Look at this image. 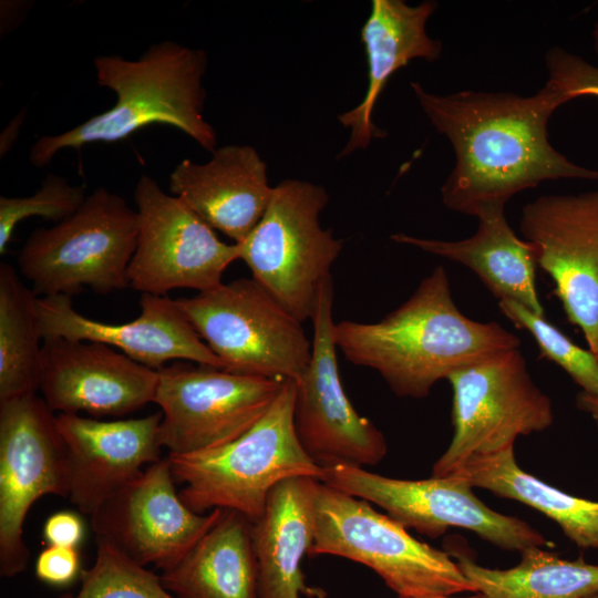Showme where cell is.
<instances>
[{
	"mask_svg": "<svg viewBox=\"0 0 598 598\" xmlns=\"http://www.w3.org/2000/svg\"><path fill=\"white\" fill-rule=\"evenodd\" d=\"M410 85L455 153V165L441 188L450 210L475 217L546 181L598 182V171L573 163L549 143V118L569 101L548 81L530 96L472 90L440 95L419 82Z\"/></svg>",
	"mask_w": 598,
	"mask_h": 598,
	"instance_id": "1",
	"label": "cell"
},
{
	"mask_svg": "<svg viewBox=\"0 0 598 598\" xmlns=\"http://www.w3.org/2000/svg\"><path fill=\"white\" fill-rule=\"evenodd\" d=\"M333 340L349 362L377 371L398 396L414 399L462 368L520 348L519 338L498 322L458 310L443 266L380 321L336 322Z\"/></svg>",
	"mask_w": 598,
	"mask_h": 598,
	"instance_id": "2",
	"label": "cell"
},
{
	"mask_svg": "<svg viewBox=\"0 0 598 598\" xmlns=\"http://www.w3.org/2000/svg\"><path fill=\"white\" fill-rule=\"evenodd\" d=\"M93 63L97 83L115 93L114 105L61 134L39 137L29 154L33 166H47L62 150L122 141L152 124L173 126L215 152L216 131L203 114L204 50L166 40L136 60L111 54L99 55Z\"/></svg>",
	"mask_w": 598,
	"mask_h": 598,
	"instance_id": "3",
	"label": "cell"
},
{
	"mask_svg": "<svg viewBox=\"0 0 598 598\" xmlns=\"http://www.w3.org/2000/svg\"><path fill=\"white\" fill-rule=\"evenodd\" d=\"M296 382L286 380L265 415L236 440L189 454L168 453L182 501L195 513L234 511L255 523L272 488L306 476L322 481L323 468L303 450L295 430Z\"/></svg>",
	"mask_w": 598,
	"mask_h": 598,
	"instance_id": "4",
	"label": "cell"
},
{
	"mask_svg": "<svg viewBox=\"0 0 598 598\" xmlns=\"http://www.w3.org/2000/svg\"><path fill=\"white\" fill-rule=\"evenodd\" d=\"M369 502L319 482L308 556L333 555L367 566L398 597L476 592L451 554L415 539Z\"/></svg>",
	"mask_w": 598,
	"mask_h": 598,
	"instance_id": "5",
	"label": "cell"
},
{
	"mask_svg": "<svg viewBox=\"0 0 598 598\" xmlns=\"http://www.w3.org/2000/svg\"><path fill=\"white\" fill-rule=\"evenodd\" d=\"M137 231L136 210L99 187L72 216L30 234L18 256L19 271L42 297H72L84 287L99 293L123 290Z\"/></svg>",
	"mask_w": 598,
	"mask_h": 598,
	"instance_id": "6",
	"label": "cell"
},
{
	"mask_svg": "<svg viewBox=\"0 0 598 598\" xmlns=\"http://www.w3.org/2000/svg\"><path fill=\"white\" fill-rule=\"evenodd\" d=\"M328 200L320 185L285 179L272 187L257 226L237 244L252 278L300 322L312 319L320 288L343 248L319 221Z\"/></svg>",
	"mask_w": 598,
	"mask_h": 598,
	"instance_id": "7",
	"label": "cell"
},
{
	"mask_svg": "<svg viewBox=\"0 0 598 598\" xmlns=\"http://www.w3.org/2000/svg\"><path fill=\"white\" fill-rule=\"evenodd\" d=\"M176 303L225 370L298 382L312 353L302 322L254 278L181 298Z\"/></svg>",
	"mask_w": 598,
	"mask_h": 598,
	"instance_id": "8",
	"label": "cell"
},
{
	"mask_svg": "<svg viewBox=\"0 0 598 598\" xmlns=\"http://www.w3.org/2000/svg\"><path fill=\"white\" fill-rule=\"evenodd\" d=\"M453 391V436L432 475L460 473L474 456L514 446L519 435L548 429L550 399L535 384L520 348L462 368L446 379Z\"/></svg>",
	"mask_w": 598,
	"mask_h": 598,
	"instance_id": "9",
	"label": "cell"
},
{
	"mask_svg": "<svg viewBox=\"0 0 598 598\" xmlns=\"http://www.w3.org/2000/svg\"><path fill=\"white\" fill-rule=\"evenodd\" d=\"M321 482L380 506L404 527L431 538L443 535L448 527H460L507 550L522 553L550 545L526 522L487 507L461 473L411 481L337 464L323 468Z\"/></svg>",
	"mask_w": 598,
	"mask_h": 598,
	"instance_id": "10",
	"label": "cell"
},
{
	"mask_svg": "<svg viewBox=\"0 0 598 598\" xmlns=\"http://www.w3.org/2000/svg\"><path fill=\"white\" fill-rule=\"evenodd\" d=\"M154 403L161 408L159 441L173 454L225 445L255 425L286 380L244 375L176 362L157 370Z\"/></svg>",
	"mask_w": 598,
	"mask_h": 598,
	"instance_id": "11",
	"label": "cell"
},
{
	"mask_svg": "<svg viewBox=\"0 0 598 598\" xmlns=\"http://www.w3.org/2000/svg\"><path fill=\"white\" fill-rule=\"evenodd\" d=\"M44 495L69 496L66 454L56 414L42 398L0 401V575L24 571L29 509Z\"/></svg>",
	"mask_w": 598,
	"mask_h": 598,
	"instance_id": "12",
	"label": "cell"
},
{
	"mask_svg": "<svg viewBox=\"0 0 598 598\" xmlns=\"http://www.w3.org/2000/svg\"><path fill=\"white\" fill-rule=\"evenodd\" d=\"M134 199L138 231L128 287L166 296L181 288L207 291L223 282L224 271L239 259L237 244L220 240L184 202L147 175L137 181Z\"/></svg>",
	"mask_w": 598,
	"mask_h": 598,
	"instance_id": "13",
	"label": "cell"
},
{
	"mask_svg": "<svg viewBox=\"0 0 598 598\" xmlns=\"http://www.w3.org/2000/svg\"><path fill=\"white\" fill-rule=\"evenodd\" d=\"M333 280L321 286L312 316L309 365L296 382L293 423L306 453L322 468L378 464L386 454L383 434L361 416L347 396L333 340Z\"/></svg>",
	"mask_w": 598,
	"mask_h": 598,
	"instance_id": "14",
	"label": "cell"
},
{
	"mask_svg": "<svg viewBox=\"0 0 598 598\" xmlns=\"http://www.w3.org/2000/svg\"><path fill=\"white\" fill-rule=\"evenodd\" d=\"M174 482L167 456L145 467L90 516L95 539L142 567L174 568L221 514L192 511Z\"/></svg>",
	"mask_w": 598,
	"mask_h": 598,
	"instance_id": "15",
	"label": "cell"
},
{
	"mask_svg": "<svg viewBox=\"0 0 598 598\" xmlns=\"http://www.w3.org/2000/svg\"><path fill=\"white\" fill-rule=\"evenodd\" d=\"M519 229L598 358V190L540 196L523 207Z\"/></svg>",
	"mask_w": 598,
	"mask_h": 598,
	"instance_id": "16",
	"label": "cell"
},
{
	"mask_svg": "<svg viewBox=\"0 0 598 598\" xmlns=\"http://www.w3.org/2000/svg\"><path fill=\"white\" fill-rule=\"evenodd\" d=\"M42 341L39 390L54 413L121 416L154 401L157 370L100 342Z\"/></svg>",
	"mask_w": 598,
	"mask_h": 598,
	"instance_id": "17",
	"label": "cell"
},
{
	"mask_svg": "<svg viewBox=\"0 0 598 598\" xmlns=\"http://www.w3.org/2000/svg\"><path fill=\"white\" fill-rule=\"evenodd\" d=\"M140 307V316L130 322L105 323L79 313L69 296L41 297L37 300L39 332L42 340L63 338L104 343L154 370L171 360L225 370L221 360L200 339L176 300L142 293Z\"/></svg>",
	"mask_w": 598,
	"mask_h": 598,
	"instance_id": "18",
	"label": "cell"
},
{
	"mask_svg": "<svg viewBox=\"0 0 598 598\" xmlns=\"http://www.w3.org/2000/svg\"><path fill=\"white\" fill-rule=\"evenodd\" d=\"M161 422L162 412L117 421L56 414L66 454L68 498L81 513L91 516L162 458Z\"/></svg>",
	"mask_w": 598,
	"mask_h": 598,
	"instance_id": "19",
	"label": "cell"
},
{
	"mask_svg": "<svg viewBox=\"0 0 598 598\" xmlns=\"http://www.w3.org/2000/svg\"><path fill=\"white\" fill-rule=\"evenodd\" d=\"M212 154L203 164L178 163L169 174V190L214 230L240 244L270 202L267 166L249 145H226Z\"/></svg>",
	"mask_w": 598,
	"mask_h": 598,
	"instance_id": "20",
	"label": "cell"
},
{
	"mask_svg": "<svg viewBox=\"0 0 598 598\" xmlns=\"http://www.w3.org/2000/svg\"><path fill=\"white\" fill-rule=\"evenodd\" d=\"M437 8L435 1L410 6L402 0H373L361 29L368 62V87L362 101L340 114L339 122L350 130L340 157L367 148L385 132L372 122L374 105L389 79L415 59L429 62L441 58L443 44L426 32V23Z\"/></svg>",
	"mask_w": 598,
	"mask_h": 598,
	"instance_id": "21",
	"label": "cell"
},
{
	"mask_svg": "<svg viewBox=\"0 0 598 598\" xmlns=\"http://www.w3.org/2000/svg\"><path fill=\"white\" fill-rule=\"evenodd\" d=\"M320 481L297 476L270 492L262 515L251 524L260 598H324L306 586L301 561L313 540L315 496Z\"/></svg>",
	"mask_w": 598,
	"mask_h": 598,
	"instance_id": "22",
	"label": "cell"
},
{
	"mask_svg": "<svg viewBox=\"0 0 598 598\" xmlns=\"http://www.w3.org/2000/svg\"><path fill=\"white\" fill-rule=\"evenodd\" d=\"M475 217L478 220L476 231L462 240L420 238L401 233L390 238L467 267L498 301L511 300L545 317L536 288L537 264L533 245L511 228L505 206L486 207Z\"/></svg>",
	"mask_w": 598,
	"mask_h": 598,
	"instance_id": "23",
	"label": "cell"
},
{
	"mask_svg": "<svg viewBox=\"0 0 598 598\" xmlns=\"http://www.w3.org/2000/svg\"><path fill=\"white\" fill-rule=\"evenodd\" d=\"M251 522L221 509L218 520L161 579L176 598H260Z\"/></svg>",
	"mask_w": 598,
	"mask_h": 598,
	"instance_id": "24",
	"label": "cell"
},
{
	"mask_svg": "<svg viewBox=\"0 0 598 598\" xmlns=\"http://www.w3.org/2000/svg\"><path fill=\"white\" fill-rule=\"evenodd\" d=\"M473 487L526 504L559 525L582 549H598V502L565 493L523 471L514 446L472 457L460 472Z\"/></svg>",
	"mask_w": 598,
	"mask_h": 598,
	"instance_id": "25",
	"label": "cell"
},
{
	"mask_svg": "<svg viewBox=\"0 0 598 598\" xmlns=\"http://www.w3.org/2000/svg\"><path fill=\"white\" fill-rule=\"evenodd\" d=\"M520 555L516 566L493 569L455 554L465 577L486 598H586L598 592V565L563 559L543 547Z\"/></svg>",
	"mask_w": 598,
	"mask_h": 598,
	"instance_id": "26",
	"label": "cell"
},
{
	"mask_svg": "<svg viewBox=\"0 0 598 598\" xmlns=\"http://www.w3.org/2000/svg\"><path fill=\"white\" fill-rule=\"evenodd\" d=\"M38 296L16 269L0 264V401L39 390L42 340Z\"/></svg>",
	"mask_w": 598,
	"mask_h": 598,
	"instance_id": "27",
	"label": "cell"
},
{
	"mask_svg": "<svg viewBox=\"0 0 598 598\" xmlns=\"http://www.w3.org/2000/svg\"><path fill=\"white\" fill-rule=\"evenodd\" d=\"M81 577L76 595L64 594L59 598H176L165 589L161 576L103 540H96L95 561Z\"/></svg>",
	"mask_w": 598,
	"mask_h": 598,
	"instance_id": "28",
	"label": "cell"
},
{
	"mask_svg": "<svg viewBox=\"0 0 598 598\" xmlns=\"http://www.w3.org/2000/svg\"><path fill=\"white\" fill-rule=\"evenodd\" d=\"M498 307L517 328L532 334L542 357L563 368L581 386L582 394L598 400V358L590 350L574 343L545 317L514 301L501 300Z\"/></svg>",
	"mask_w": 598,
	"mask_h": 598,
	"instance_id": "29",
	"label": "cell"
},
{
	"mask_svg": "<svg viewBox=\"0 0 598 598\" xmlns=\"http://www.w3.org/2000/svg\"><path fill=\"white\" fill-rule=\"evenodd\" d=\"M85 188L71 185L59 175L48 174L41 187L27 197H0V254L7 247L19 223L31 217L62 221L72 216L84 203Z\"/></svg>",
	"mask_w": 598,
	"mask_h": 598,
	"instance_id": "30",
	"label": "cell"
},
{
	"mask_svg": "<svg viewBox=\"0 0 598 598\" xmlns=\"http://www.w3.org/2000/svg\"><path fill=\"white\" fill-rule=\"evenodd\" d=\"M548 82L568 101L578 96H598V66L563 48L548 49L545 55Z\"/></svg>",
	"mask_w": 598,
	"mask_h": 598,
	"instance_id": "31",
	"label": "cell"
},
{
	"mask_svg": "<svg viewBox=\"0 0 598 598\" xmlns=\"http://www.w3.org/2000/svg\"><path fill=\"white\" fill-rule=\"evenodd\" d=\"M34 570L42 582L56 587L72 584L83 573L78 548L62 546L43 549L35 560Z\"/></svg>",
	"mask_w": 598,
	"mask_h": 598,
	"instance_id": "32",
	"label": "cell"
},
{
	"mask_svg": "<svg viewBox=\"0 0 598 598\" xmlns=\"http://www.w3.org/2000/svg\"><path fill=\"white\" fill-rule=\"evenodd\" d=\"M81 517L69 511L52 514L44 523L43 538L48 546L78 548L84 537Z\"/></svg>",
	"mask_w": 598,
	"mask_h": 598,
	"instance_id": "33",
	"label": "cell"
},
{
	"mask_svg": "<svg viewBox=\"0 0 598 598\" xmlns=\"http://www.w3.org/2000/svg\"><path fill=\"white\" fill-rule=\"evenodd\" d=\"M25 110H21L6 126L0 135V157H3L18 140L25 120Z\"/></svg>",
	"mask_w": 598,
	"mask_h": 598,
	"instance_id": "34",
	"label": "cell"
},
{
	"mask_svg": "<svg viewBox=\"0 0 598 598\" xmlns=\"http://www.w3.org/2000/svg\"><path fill=\"white\" fill-rule=\"evenodd\" d=\"M578 403L584 410L588 411L592 415L598 425V400L580 393Z\"/></svg>",
	"mask_w": 598,
	"mask_h": 598,
	"instance_id": "35",
	"label": "cell"
},
{
	"mask_svg": "<svg viewBox=\"0 0 598 598\" xmlns=\"http://www.w3.org/2000/svg\"><path fill=\"white\" fill-rule=\"evenodd\" d=\"M398 598H460V597H451V596H421V597H398ZM461 598H486L481 592H474V595L468 597H461Z\"/></svg>",
	"mask_w": 598,
	"mask_h": 598,
	"instance_id": "36",
	"label": "cell"
},
{
	"mask_svg": "<svg viewBox=\"0 0 598 598\" xmlns=\"http://www.w3.org/2000/svg\"><path fill=\"white\" fill-rule=\"evenodd\" d=\"M592 43H594V50L596 54L598 55V21L596 22L592 29Z\"/></svg>",
	"mask_w": 598,
	"mask_h": 598,
	"instance_id": "37",
	"label": "cell"
},
{
	"mask_svg": "<svg viewBox=\"0 0 598 598\" xmlns=\"http://www.w3.org/2000/svg\"><path fill=\"white\" fill-rule=\"evenodd\" d=\"M586 598H598V592H596V594H594V595H590V596H588V597H586Z\"/></svg>",
	"mask_w": 598,
	"mask_h": 598,
	"instance_id": "38",
	"label": "cell"
}]
</instances>
